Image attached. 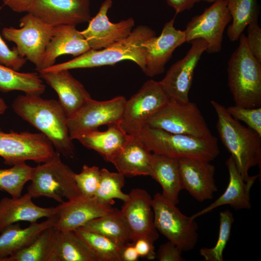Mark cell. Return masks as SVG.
Masks as SVG:
<instances>
[{"label":"cell","instance_id":"1","mask_svg":"<svg viewBox=\"0 0 261 261\" xmlns=\"http://www.w3.org/2000/svg\"><path fill=\"white\" fill-rule=\"evenodd\" d=\"M14 112L41 131L52 143L56 151L72 157L74 147L68 128V116L58 101L40 95H19L13 101Z\"/></svg>","mask_w":261,"mask_h":261},{"label":"cell","instance_id":"2","mask_svg":"<svg viewBox=\"0 0 261 261\" xmlns=\"http://www.w3.org/2000/svg\"><path fill=\"white\" fill-rule=\"evenodd\" d=\"M211 104L217 115L216 128L219 137L246 181L250 176L249 169L261 165V135L233 118L221 104L212 100Z\"/></svg>","mask_w":261,"mask_h":261},{"label":"cell","instance_id":"3","mask_svg":"<svg viewBox=\"0 0 261 261\" xmlns=\"http://www.w3.org/2000/svg\"><path fill=\"white\" fill-rule=\"evenodd\" d=\"M155 35V31L150 27L140 25L133 29L127 37L105 48L99 50L90 49L73 59L55 64L41 71L69 70L113 65L127 60L135 62L143 72L145 61L141 44L149 38Z\"/></svg>","mask_w":261,"mask_h":261},{"label":"cell","instance_id":"4","mask_svg":"<svg viewBox=\"0 0 261 261\" xmlns=\"http://www.w3.org/2000/svg\"><path fill=\"white\" fill-rule=\"evenodd\" d=\"M228 62V85L235 105L261 107V63L250 53L242 33Z\"/></svg>","mask_w":261,"mask_h":261},{"label":"cell","instance_id":"5","mask_svg":"<svg viewBox=\"0 0 261 261\" xmlns=\"http://www.w3.org/2000/svg\"><path fill=\"white\" fill-rule=\"evenodd\" d=\"M136 137L151 152L177 159L189 158L211 162L219 154L218 139L213 135L201 138L146 126Z\"/></svg>","mask_w":261,"mask_h":261},{"label":"cell","instance_id":"6","mask_svg":"<svg viewBox=\"0 0 261 261\" xmlns=\"http://www.w3.org/2000/svg\"><path fill=\"white\" fill-rule=\"evenodd\" d=\"M56 151L53 157L33 167L31 183L27 193L32 198L44 197L60 203L81 195L74 179L75 173L61 159Z\"/></svg>","mask_w":261,"mask_h":261},{"label":"cell","instance_id":"7","mask_svg":"<svg viewBox=\"0 0 261 261\" xmlns=\"http://www.w3.org/2000/svg\"><path fill=\"white\" fill-rule=\"evenodd\" d=\"M155 227L168 241L182 252L192 250L199 237L198 225L191 216L183 214L161 193H157L152 199Z\"/></svg>","mask_w":261,"mask_h":261},{"label":"cell","instance_id":"8","mask_svg":"<svg viewBox=\"0 0 261 261\" xmlns=\"http://www.w3.org/2000/svg\"><path fill=\"white\" fill-rule=\"evenodd\" d=\"M146 126L201 138L213 136L199 108L191 102L181 103L169 99L147 120Z\"/></svg>","mask_w":261,"mask_h":261},{"label":"cell","instance_id":"9","mask_svg":"<svg viewBox=\"0 0 261 261\" xmlns=\"http://www.w3.org/2000/svg\"><path fill=\"white\" fill-rule=\"evenodd\" d=\"M19 22V29L3 28L2 36L7 41L14 43L19 55L34 64L38 72L54 27L30 13H27Z\"/></svg>","mask_w":261,"mask_h":261},{"label":"cell","instance_id":"10","mask_svg":"<svg viewBox=\"0 0 261 261\" xmlns=\"http://www.w3.org/2000/svg\"><path fill=\"white\" fill-rule=\"evenodd\" d=\"M169 100L160 81L147 80L126 100L120 127L129 135L137 137L146 126L147 120Z\"/></svg>","mask_w":261,"mask_h":261},{"label":"cell","instance_id":"11","mask_svg":"<svg viewBox=\"0 0 261 261\" xmlns=\"http://www.w3.org/2000/svg\"><path fill=\"white\" fill-rule=\"evenodd\" d=\"M55 152L51 141L42 133L5 132L0 128V156L7 165L13 166L27 160L44 163L51 159Z\"/></svg>","mask_w":261,"mask_h":261},{"label":"cell","instance_id":"12","mask_svg":"<svg viewBox=\"0 0 261 261\" xmlns=\"http://www.w3.org/2000/svg\"><path fill=\"white\" fill-rule=\"evenodd\" d=\"M126 100L122 96L104 101L89 99L68 118V128L71 139H76L81 134L97 130L102 125H120Z\"/></svg>","mask_w":261,"mask_h":261},{"label":"cell","instance_id":"13","mask_svg":"<svg viewBox=\"0 0 261 261\" xmlns=\"http://www.w3.org/2000/svg\"><path fill=\"white\" fill-rule=\"evenodd\" d=\"M232 17L225 0H216L200 14L193 16L184 30L186 42L198 39L207 44L206 52H219L222 49L223 33Z\"/></svg>","mask_w":261,"mask_h":261},{"label":"cell","instance_id":"14","mask_svg":"<svg viewBox=\"0 0 261 261\" xmlns=\"http://www.w3.org/2000/svg\"><path fill=\"white\" fill-rule=\"evenodd\" d=\"M190 43L191 47L186 55L174 63L160 81L169 99L181 103L190 102L188 95L194 71L207 48L206 42L201 39Z\"/></svg>","mask_w":261,"mask_h":261},{"label":"cell","instance_id":"15","mask_svg":"<svg viewBox=\"0 0 261 261\" xmlns=\"http://www.w3.org/2000/svg\"><path fill=\"white\" fill-rule=\"evenodd\" d=\"M175 15L164 24L159 36L151 37L141 44L145 61L143 72L148 76L163 73L174 51L186 42L184 30L174 26Z\"/></svg>","mask_w":261,"mask_h":261},{"label":"cell","instance_id":"16","mask_svg":"<svg viewBox=\"0 0 261 261\" xmlns=\"http://www.w3.org/2000/svg\"><path fill=\"white\" fill-rule=\"evenodd\" d=\"M95 197L78 196L61 203L56 208L57 220L54 227L62 232L74 231L87 223L104 216L115 208Z\"/></svg>","mask_w":261,"mask_h":261},{"label":"cell","instance_id":"17","mask_svg":"<svg viewBox=\"0 0 261 261\" xmlns=\"http://www.w3.org/2000/svg\"><path fill=\"white\" fill-rule=\"evenodd\" d=\"M27 13L53 27L76 26L91 18L89 0H34Z\"/></svg>","mask_w":261,"mask_h":261},{"label":"cell","instance_id":"18","mask_svg":"<svg viewBox=\"0 0 261 261\" xmlns=\"http://www.w3.org/2000/svg\"><path fill=\"white\" fill-rule=\"evenodd\" d=\"M152 197L145 189L136 188L128 193L120 211L132 234V242L137 238H146L153 243L159 238L154 221Z\"/></svg>","mask_w":261,"mask_h":261},{"label":"cell","instance_id":"19","mask_svg":"<svg viewBox=\"0 0 261 261\" xmlns=\"http://www.w3.org/2000/svg\"><path fill=\"white\" fill-rule=\"evenodd\" d=\"M112 4V0H104L96 15L89 21L87 27L80 31L91 49L105 48L127 37L133 30L135 21L132 17L117 23L109 20L107 14Z\"/></svg>","mask_w":261,"mask_h":261},{"label":"cell","instance_id":"20","mask_svg":"<svg viewBox=\"0 0 261 261\" xmlns=\"http://www.w3.org/2000/svg\"><path fill=\"white\" fill-rule=\"evenodd\" d=\"M178 160L184 189L200 202L213 199L218 191L214 165L193 158H184Z\"/></svg>","mask_w":261,"mask_h":261},{"label":"cell","instance_id":"21","mask_svg":"<svg viewBox=\"0 0 261 261\" xmlns=\"http://www.w3.org/2000/svg\"><path fill=\"white\" fill-rule=\"evenodd\" d=\"M38 72L40 77L57 93L58 102L68 118L91 98L83 85L68 70Z\"/></svg>","mask_w":261,"mask_h":261},{"label":"cell","instance_id":"22","mask_svg":"<svg viewBox=\"0 0 261 261\" xmlns=\"http://www.w3.org/2000/svg\"><path fill=\"white\" fill-rule=\"evenodd\" d=\"M226 164L229 172V181L225 191L208 206L192 215V218L195 219L224 205H229L235 210L251 208L250 191L259 175L250 176L246 181L238 171L231 156L226 160Z\"/></svg>","mask_w":261,"mask_h":261},{"label":"cell","instance_id":"23","mask_svg":"<svg viewBox=\"0 0 261 261\" xmlns=\"http://www.w3.org/2000/svg\"><path fill=\"white\" fill-rule=\"evenodd\" d=\"M90 49L87 42L75 26L62 25L54 27L38 72L55 64L59 56L69 54L76 57Z\"/></svg>","mask_w":261,"mask_h":261},{"label":"cell","instance_id":"24","mask_svg":"<svg viewBox=\"0 0 261 261\" xmlns=\"http://www.w3.org/2000/svg\"><path fill=\"white\" fill-rule=\"evenodd\" d=\"M27 193L17 198L4 197L0 200V232L19 221L37 222L42 218L56 215V207H42L35 204Z\"/></svg>","mask_w":261,"mask_h":261},{"label":"cell","instance_id":"25","mask_svg":"<svg viewBox=\"0 0 261 261\" xmlns=\"http://www.w3.org/2000/svg\"><path fill=\"white\" fill-rule=\"evenodd\" d=\"M152 154L137 137L131 136L109 162L124 175L150 176Z\"/></svg>","mask_w":261,"mask_h":261},{"label":"cell","instance_id":"26","mask_svg":"<svg viewBox=\"0 0 261 261\" xmlns=\"http://www.w3.org/2000/svg\"><path fill=\"white\" fill-rule=\"evenodd\" d=\"M150 176L160 185L162 196L177 205L184 189L178 159L152 153Z\"/></svg>","mask_w":261,"mask_h":261},{"label":"cell","instance_id":"27","mask_svg":"<svg viewBox=\"0 0 261 261\" xmlns=\"http://www.w3.org/2000/svg\"><path fill=\"white\" fill-rule=\"evenodd\" d=\"M56 220L55 216L40 223H30L27 228L14 223L5 228L0 235V261L27 246L43 231L54 226Z\"/></svg>","mask_w":261,"mask_h":261},{"label":"cell","instance_id":"28","mask_svg":"<svg viewBox=\"0 0 261 261\" xmlns=\"http://www.w3.org/2000/svg\"><path fill=\"white\" fill-rule=\"evenodd\" d=\"M103 131L97 130L79 135L77 140L84 146L97 152L109 162L127 143L131 135L127 134L119 124L108 126Z\"/></svg>","mask_w":261,"mask_h":261},{"label":"cell","instance_id":"29","mask_svg":"<svg viewBox=\"0 0 261 261\" xmlns=\"http://www.w3.org/2000/svg\"><path fill=\"white\" fill-rule=\"evenodd\" d=\"M58 232L54 226L44 230L27 246L2 261H57Z\"/></svg>","mask_w":261,"mask_h":261},{"label":"cell","instance_id":"30","mask_svg":"<svg viewBox=\"0 0 261 261\" xmlns=\"http://www.w3.org/2000/svg\"><path fill=\"white\" fill-rule=\"evenodd\" d=\"M82 228L104 235L120 246L132 242L130 230L120 210L112 212L87 223Z\"/></svg>","mask_w":261,"mask_h":261},{"label":"cell","instance_id":"31","mask_svg":"<svg viewBox=\"0 0 261 261\" xmlns=\"http://www.w3.org/2000/svg\"><path fill=\"white\" fill-rule=\"evenodd\" d=\"M45 86L36 72H20L0 63V91H21L26 94L41 95Z\"/></svg>","mask_w":261,"mask_h":261},{"label":"cell","instance_id":"32","mask_svg":"<svg viewBox=\"0 0 261 261\" xmlns=\"http://www.w3.org/2000/svg\"><path fill=\"white\" fill-rule=\"evenodd\" d=\"M232 17V24L227 30L231 42L237 41L246 27L258 22L259 8L258 0H225Z\"/></svg>","mask_w":261,"mask_h":261},{"label":"cell","instance_id":"33","mask_svg":"<svg viewBox=\"0 0 261 261\" xmlns=\"http://www.w3.org/2000/svg\"><path fill=\"white\" fill-rule=\"evenodd\" d=\"M56 251L57 261H99L73 231L58 230Z\"/></svg>","mask_w":261,"mask_h":261},{"label":"cell","instance_id":"34","mask_svg":"<svg viewBox=\"0 0 261 261\" xmlns=\"http://www.w3.org/2000/svg\"><path fill=\"white\" fill-rule=\"evenodd\" d=\"M81 239L98 258L99 261H122L120 246L110 238L82 227L74 230Z\"/></svg>","mask_w":261,"mask_h":261},{"label":"cell","instance_id":"35","mask_svg":"<svg viewBox=\"0 0 261 261\" xmlns=\"http://www.w3.org/2000/svg\"><path fill=\"white\" fill-rule=\"evenodd\" d=\"M33 168L23 162L10 168L0 169V190L12 197H20L25 185L30 180Z\"/></svg>","mask_w":261,"mask_h":261},{"label":"cell","instance_id":"36","mask_svg":"<svg viewBox=\"0 0 261 261\" xmlns=\"http://www.w3.org/2000/svg\"><path fill=\"white\" fill-rule=\"evenodd\" d=\"M100 180L94 197L99 200L113 204L114 199L123 202L128 198V194L122 190L125 182V175L117 172H112L105 168L101 169Z\"/></svg>","mask_w":261,"mask_h":261},{"label":"cell","instance_id":"37","mask_svg":"<svg viewBox=\"0 0 261 261\" xmlns=\"http://www.w3.org/2000/svg\"><path fill=\"white\" fill-rule=\"evenodd\" d=\"M233 214L226 210L219 213V228L218 240L212 247L201 248L200 253L205 261H223V252L230 239L232 224Z\"/></svg>","mask_w":261,"mask_h":261},{"label":"cell","instance_id":"38","mask_svg":"<svg viewBox=\"0 0 261 261\" xmlns=\"http://www.w3.org/2000/svg\"><path fill=\"white\" fill-rule=\"evenodd\" d=\"M101 169L96 166L84 165L81 171L74 174V179L81 195L92 197L98 188Z\"/></svg>","mask_w":261,"mask_h":261},{"label":"cell","instance_id":"39","mask_svg":"<svg viewBox=\"0 0 261 261\" xmlns=\"http://www.w3.org/2000/svg\"><path fill=\"white\" fill-rule=\"evenodd\" d=\"M226 108L233 118L244 122L261 135V107L247 108L235 105Z\"/></svg>","mask_w":261,"mask_h":261},{"label":"cell","instance_id":"40","mask_svg":"<svg viewBox=\"0 0 261 261\" xmlns=\"http://www.w3.org/2000/svg\"><path fill=\"white\" fill-rule=\"evenodd\" d=\"M2 6H0V11ZM26 59L18 53L15 47L10 48L0 35V63L18 71L26 62Z\"/></svg>","mask_w":261,"mask_h":261},{"label":"cell","instance_id":"41","mask_svg":"<svg viewBox=\"0 0 261 261\" xmlns=\"http://www.w3.org/2000/svg\"><path fill=\"white\" fill-rule=\"evenodd\" d=\"M246 39L248 48L253 57L261 63V29L258 22L248 25Z\"/></svg>","mask_w":261,"mask_h":261},{"label":"cell","instance_id":"42","mask_svg":"<svg viewBox=\"0 0 261 261\" xmlns=\"http://www.w3.org/2000/svg\"><path fill=\"white\" fill-rule=\"evenodd\" d=\"M182 251L173 243L168 241L161 244L156 252V259L159 261H183Z\"/></svg>","mask_w":261,"mask_h":261},{"label":"cell","instance_id":"43","mask_svg":"<svg viewBox=\"0 0 261 261\" xmlns=\"http://www.w3.org/2000/svg\"><path fill=\"white\" fill-rule=\"evenodd\" d=\"M132 242L139 257L150 260L156 259L154 243L143 237L137 238Z\"/></svg>","mask_w":261,"mask_h":261},{"label":"cell","instance_id":"44","mask_svg":"<svg viewBox=\"0 0 261 261\" xmlns=\"http://www.w3.org/2000/svg\"><path fill=\"white\" fill-rule=\"evenodd\" d=\"M175 12V15L186 10H190L197 3L205 0H165Z\"/></svg>","mask_w":261,"mask_h":261},{"label":"cell","instance_id":"45","mask_svg":"<svg viewBox=\"0 0 261 261\" xmlns=\"http://www.w3.org/2000/svg\"><path fill=\"white\" fill-rule=\"evenodd\" d=\"M3 4L16 13L27 12L34 0H1Z\"/></svg>","mask_w":261,"mask_h":261},{"label":"cell","instance_id":"46","mask_svg":"<svg viewBox=\"0 0 261 261\" xmlns=\"http://www.w3.org/2000/svg\"><path fill=\"white\" fill-rule=\"evenodd\" d=\"M139 256L132 242L124 245L121 248L122 261H137Z\"/></svg>","mask_w":261,"mask_h":261},{"label":"cell","instance_id":"47","mask_svg":"<svg viewBox=\"0 0 261 261\" xmlns=\"http://www.w3.org/2000/svg\"><path fill=\"white\" fill-rule=\"evenodd\" d=\"M8 108L7 105L4 100L0 98V115L3 114Z\"/></svg>","mask_w":261,"mask_h":261},{"label":"cell","instance_id":"48","mask_svg":"<svg viewBox=\"0 0 261 261\" xmlns=\"http://www.w3.org/2000/svg\"><path fill=\"white\" fill-rule=\"evenodd\" d=\"M216 0H205V1L207 2H208V3H212L213 2H214Z\"/></svg>","mask_w":261,"mask_h":261}]
</instances>
